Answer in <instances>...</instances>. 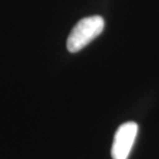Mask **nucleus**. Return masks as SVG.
Masks as SVG:
<instances>
[{"label":"nucleus","mask_w":159,"mask_h":159,"mask_svg":"<svg viewBox=\"0 0 159 159\" xmlns=\"http://www.w3.org/2000/svg\"><path fill=\"white\" fill-rule=\"evenodd\" d=\"M104 28V20L100 16H91L82 19L72 28L69 34L67 43V50L70 53H77L79 51L100 35Z\"/></svg>","instance_id":"1"},{"label":"nucleus","mask_w":159,"mask_h":159,"mask_svg":"<svg viewBox=\"0 0 159 159\" xmlns=\"http://www.w3.org/2000/svg\"><path fill=\"white\" fill-rule=\"evenodd\" d=\"M139 126L135 122L123 123L115 133L112 146L113 159H127L131 148L134 144L135 136L138 134Z\"/></svg>","instance_id":"2"}]
</instances>
